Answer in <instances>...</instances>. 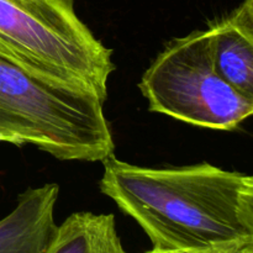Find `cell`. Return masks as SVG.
<instances>
[{
	"instance_id": "cell-1",
	"label": "cell",
	"mask_w": 253,
	"mask_h": 253,
	"mask_svg": "<svg viewBox=\"0 0 253 253\" xmlns=\"http://www.w3.org/2000/svg\"><path fill=\"white\" fill-rule=\"evenodd\" d=\"M100 190L155 249L212 250L253 240V178L199 163L152 168L101 161Z\"/></svg>"
},
{
	"instance_id": "cell-2",
	"label": "cell",
	"mask_w": 253,
	"mask_h": 253,
	"mask_svg": "<svg viewBox=\"0 0 253 253\" xmlns=\"http://www.w3.org/2000/svg\"><path fill=\"white\" fill-rule=\"evenodd\" d=\"M105 100L0 48V141L32 145L61 161L96 162L115 152Z\"/></svg>"
},
{
	"instance_id": "cell-3",
	"label": "cell",
	"mask_w": 253,
	"mask_h": 253,
	"mask_svg": "<svg viewBox=\"0 0 253 253\" xmlns=\"http://www.w3.org/2000/svg\"><path fill=\"white\" fill-rule=\"evenodd\" d=\"M0 48L59 78L93 88L103 100L115 71L101 43L63 0H0Z\"/></svg>"
},
{
	"instance_id": "cell-4",
	"label": "cell",
	"mask_w": 253,
	"mask_h": 253,
	"mask_svg": "<svg viewBox=\"0 0 253 253\" xmlns=\"http://www.w3.org/2000/svg\"><path fill=\"white\" fill-rule=\"evenodd\" d=\"M138 86L150 111L198 127L231 131L253 113V99L215 68L208 30L173 40L143 73Z\"/></svg>"
},
{
	"instance_id": "cell-5",
	"label": "cell",
	"mask_w": 253,
	"mask_h": 253,
	"mask_svg": "<svg viewBox=\"0 0 253 253\" xmlns=\"http://www.w3.org/2000/svg\"><path fill=\"white\" fill-rule=\"evenodd\" d=\"M58 193V185L48 183L19 195L15 209L0 220V253H43L57 229Z\"/></svg>"
},
{
	"instance_id": "cell-6",
	"label": "cell",
	"mask_w": 253,
	"mask_h": 253,
	"mask_svg": "<svg viewBox=\"0 0 253 253\" xmlns=\"http://www.w3.org/2000/svg\"><path fill=\"white\" fill-rule=\"evenodd\" d=\"M208 31L216 71L240 93L253 99V0H244Z\"/></svg>"
},
{
	"instance_id": "cell-7",
	"label": "cell",
	"mask_w": 253,
	"mask_h": 253,
	"mask_svg": "<svg viewBox=\"0 0 253 253\" xmlns=\"http://www.w3.org/2000/svg\"><path fill=\"white\" fill-rule=\"evenodd\" d=\"M43 253H127L113 214L74 212L61 225Z\"/></svg>"
},
{
	"instance_id": "cell-8",
	"label": "cell",
	"mask_w": 253,
	"mask_h": 253,
	"mask_svg": "<svg viewBox=\"0 0 253 253\" xmlns=\"http://www.w3.org/2000/svg\"><path fill=\"white\" fill-rule=\"evenodd\" d=\"M209 253H253V240L234 242L211 250Z\"/></svg>"
},
{
	"instance_id": "cell-9",
	"label": "cell",
	"mask_w": 253,
	"mask_h": 253,
	"mask_svg": "<svg viewBox=\"0 0 253 253\" xmlns=\"http://www.w3.org/2000/svg\"><path fill=\"white\" fill-rule=\"evenodd\" d=\"M210 251L211 250H162L153 247L151 251L146 253H209Z\"/></svg>"
},
{
	"instance_id": "cell-10",
	"label": "cell",
	"mask_w": 253,
	"mask_h": 253,
	"mask_svg": "<svg viewBox=\"0 0 253 253\" xmlns=\"http://www.w3.org/2000/svg\"><path fill=\"white\" fill-rule=\"evenodd\" d=\"M63 1L69 2V4H74V0H63Z\"/></svg>"
}]
</instances>
